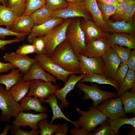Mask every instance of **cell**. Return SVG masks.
Wrapping results in <instances>:
<instances>
[{
  "mask_svg": "<svg viewBox=\"0 0 135 135\" xmlns=\"http://www.w3.org/2000/svg\"><path fill=\"white\" fill-rule=\"evenodd\" d=\"M30 85V81H24L22 77L16 84L10 87L8 91L15 100L18 102L28 92Z\"/></svg>",
  "mask_w": 135,
  "mask_h": 135,
  "instance_id": "obj_26",
  "label": "cell"
},
{
  "mask_svg": "<svg viewBox=\"0 0 135 135\" xmlns=\"http://www.w3.org/2000/svg\"><path fill=\"white\" fill-rule=\"evenodd\" d=\"M98 128L96 129L92 133V135H117L110 127L109 121L106 120Z\"/></svg>",
  "mask_w": 135,
  "mask_h": 135,
  "instance_id": "obj_39",
  "label": "cell"
},
{
  "mask_svg": "<svg viewBox=\"0 0 135 135\" xmlns=\"http://www.w3.org/2000/svg\"><path fill=\"white\" fill-rule=\"evenodd\" d=\"M16 52L22 55L26 56L29 54H36V50L33 44L24 43L17 50Z\"/></svg>",
  "mask_w": 135,
  "mask_h": 135,
  "instance_id": "obj_47",
  "label": "cell"
},
{
  "mask_svg": "<svg viewBox=\"0 0 135 135\" xmlns=\"http://www.w3.org/2000/svg\"><path fill=\"white\" fill-rule=\"evenodd\" d=\"M17 17L12 9L0 5V26H5L10 29Z\"/></svg>",
  "mask_w": 135,
  "mask_h": 135,
  "instance_id": "obj_30",
  "label": "cell"
},
{
  "mask_svg": "<svg viewBox=\"0 0 135 135\" xmlns=\"http://www.w3.org/2000/svg\"><path fill=\"white\" fill-rule=\"evenodd\" d=\"M110 47L106 36L102 38L87 43L82 55L89 58L102 57Z\"/></svg>",
  "mask_w": 135,
  "mask_h": 135,
  "instance_id": "obj_15",
  "label": "cell"
},
{
  "mask_svg": "<svg viewBox=\"0 0 135 135\" xmlns=\"http://www.w3.org/2000/svg\"><path fill=\"white\" fill-rule=\"evenodd\" d=\"M64 20L62 18L52 17L41 24L34 25L30 34L36 36H44Z\"/></svg>",
  "mask_w": 135,
  "mask_h": 135,
  "instance_id": "obj_21",
  "label": "cell"
},
{
  "mask_svg": "<svg viewBox=\"0 0 135 135\" xmlns=\"http://www.w3.org/2000/svg\"><path fill=\"white\" fill-rule=\"evenodd\" d=\"M3 58L4 60L19 69L23 75L28 72L31 65L36 61L35 58H31L27 56L22 55L15 52L6 53Z\"/></svg>",
  "mask_w": 135,
  "mask_h": 135,
  "instance_id": "obj_14",
  "label": "cell"
},
{
  "mask_svg": "<svg viewBox=\"0 0 135 135\" xmlns=\"http://www.w3.org/2000/svg\"><path fill=\"white\" fill-rule=\"evenodd\" d=\"M22 78L26 81L39 80L45 82H51L55 84L57 80L53 76L46 72L36 60L31 65L28 72L23 75Z\"/></svg>",
  "mask_w": 135,
  "mask_h": 135,
  "instance_id": "obj_18",
  "label": "cell"
},
{
  "mask_svg": "<svg viewBox=\"0 0 135 135\" xmlns=\"http://www.w3.org/2000/svg\"><path fill=\"white\" fill-rule=\"evenodd\" d=\"M106 68V76L114 80L121 60L117 54L110 47L102 56Z\"/></svg>",
  "mask_w": 135,
  "mask_h": 135,
  "instance_id": "obj_17",
  "label": "cell"
},
{
  "mask_svg": "<svg viewBox=\"0 0 135 135\" xmlns=\"http://www.w3.org/2000/svg\"><path fill=\"white\" fill-rule=\"evenodd\" d=\"M51 17L64 20L69 18H82L86 20L93 21L91 15L86 8L83 0L74 3H68L66 7L53 12Z\"/></svg>",
  "mask_w": 135,
  "mask_h": 135,
  "instance_id": "obj_7",
  "label": "cell"
},
{
  "mask_svg": "<svg viewBox=\"0 0 135 135\" xmlns=\"http://www.w3.org/2000/svg\"><path fill=\"white\" fill-rule=\"evenodd\" d=\"M134 3H135V1L118 3L117 5L114 13L110 16L109 19L114 22L117 21L126 8L130 5Z\"/></svg>",
  "mask_w": 135,
  "mask_h": 135,
  "instance_id": "obj_40",
  "label": "cell"
},
{
  "mask_svg": "<svg viewBox=\"0 0 135 135\" xmlns=\"http://www.w3.org/2000/svg\"><path fill=\"white\" fill-rule=\"evenodd\" d=\"M57 99L55 94H53L48 96L44 100L45 103L48 104L52 112V116L49 123L52 124L53 121L56 119L62 118L71 122L75 127L78 128H80L76 121L71 120L63 114L60 107L58 104Z\"/></svg>",
  "mask_w": 135,
  "mask_h": 135,
  "instance_id": "obj_22",
  "label": "cell"
},
{
  "mask_svg": "<svg viewBox=\"0 0 135 135\" xmlns=\"http://www.w3.org/2000/svg\"><path fill=\"white\" fill-rule=\"evenodd\" d=\"M131 89L135 90V71L128 69L120 88L117 91V98L121 97L126 90Z\"/></svg>",
  "mask_w": 135,
  "mask_h": 135,
  "instance_id": "obj_32",
  "label": "cell"
},
{
  "mask_svg": "<svg viewBox=\"0 0 135 135\" xmlns=\"http://www.w3.org/2000/svg\"><path fill=\"white\" fill-rule=\"evenodd\" d=\"M135 90H128L120 97L125 113L132 114L135 113Z\"/></svg>",
  "mask_w": 135,
  "mask_h": 135,
  "instance_id": "obj_31",
  "label": "cell"
},
{
  "mask_svg": "<svg viewBox=\"0 0 135 135\" xmlns=\"http://www.w3.org/2000/svg\"><path fill=\"white\" fill-rule=\"evenodd\" d=\"M23 112H30V110H33L36 112H47L46 107L42 106L40 99L36 97L31 96H24L18 102Z\"/></svg>",
  "mask_w": 135,
  "mask_h": 135,
  "instance_id": "obj_23",
  "label": "cell"
},
{
  "mask_svg": "<svg viewBox=\"0 0 135 135\" xmlns=\"http://www.w3.org/2000/svg\"><path fill=\"white\" fill-rule=\"evenodd\" d=\"M120 97L115 98H109L102 101L96 108L103 113L107 118L115 120L121 117H125Z\"/></svg>",
  "mask_w": 135,
  "mask_h": 135,
  "instance_id": "obj_9",
  "label": "cell"
},
{
  "mask_svg": "<svg viewBox=\"0 0 135 135\" xmlns=\"http://www.w3.org/2000/svg\"><path fill=\"white\" fill-rule=\"evenodd\" d=\"M11 127V125L9 124H7L5 126L2 132L0 134V135H6L8 134V131Z\"/></svg>",
  "mask_w": 135,
  "mask_h": 135,
  "instance_id": "obj_54",
  "label": "cell"
},
{
  "mask_svg": "<svg viewBox=\"0 0 135 135\" xmlns=\"http://www.w3.org/2000/svg\"><path fill=\"white\" fill-rule=\"evenodd\" d=\"M49 57L66 70L80 74V61L66 39L56 47Z\"/></svg>",
  "mask_w": 135,
  "mask_h": 135,
  "instance_id": "obj_1",
  "label": "cell"
},
{
  "mask_svg": "<svg viewBox=\"0 0 135 135\" xmlns=\"http://www.w3.org/2000/svg\"><path fill=\"white\" fill-rule=\"evenodd\" d=\"M98 8L100 10L104 22L108 20L114 13L118 4H108L96 0Z\"/></svg>",
  "mask_w": 135,
  "mask_h": 135,
  "instance_id": "obj_36",
  "label": "cell"
},
{
  "mask_svg": "<svg viewBox=\"0 0 135 135\" xmlns=\"http://www.w3.org/2000/svg\"><path fill=\"white\" fill-rule=\"evenodd\" d=\"M32 44H33L35 47L36 54H44L45 43L43 36L36 37L34 39Z\"/></svg>",
  "mask_w": 135,
  "mask_h": 135,
  "instance_id": "obj_45",
  "label": "cell"
},
{
  "mask_svg": "<svg viewBox=\"0 0 135 135\" xmlns=\"http://www.w3.org/2000/svg\"><path fill=\"white\" fill-rule=\"evenodd\" d=\"M76 110L81 115L76 121L78 126L89 132L94 131L98 126L107 120L103 113L93 106L88 111L82 110L78 107H76Z\"/></svg>",
  "mask_w": 135,
  "mask_h": 135,
  "instance_id": "obj_5",
  "label": "cell"
},
{
  "mask_svg": "<svg viewBox=\"0 0 135 135\" xmlns=\"http://www.w3.org/2000/svg\"><path fill=\"white\" fill-rule=\"evenodd\" d=\"M80 20L79 17L72 18L66 33V39L77 57L79 54H83L86 44L84 34L80 27Z\"/></svg>",
  "mask_w": 135,
  "mask_h": 135,
  "instance_id": "obj_2",
  "label": "cell"
},
{
  "mask_svg": "<svg viewBox=\"0 0 135 135\" xmlns=\"http://www.w3.org/2000/svg\"><path fill=\"white\" fill-rule=\"evenodd\" d=\"M8 0H0V3L2 5L5 6H6Z\"/></svg>",
  "mask_w": 135,
  "mask_h": 135,
  "instance_id": "obj_56",
  "label": "cell"
},
{
  "mask_svg": "<svg viewBox=\"0 0 135 135\" xmlns=\"http://www.w3.org/2000/svg\"><path fill=\"white\" fill-rule=\"evenodd\" d=\"M0 109L2 112L0 120L3 122L9 121L12 117L15 118L20 112H23L19 102L15 100L10 92L6 90L1 84Z\"/></svg>",
  "mask_w": 135,
  "mask_h": 135,
  "instance_id": "obj_3",
  "label": "cell"
},
{
  "mask_svg": "<svg viewBox=\"0 0 135 135\" xmlns=\"http://www.w3.org/2000/svg\"><path fill=\"white\" fill-rule=\"evenodd\" d=\"M110 122V127L115 132L117 135H118V131L120 127L125 124H129L132 126L134 130L135 131V117L127 118L121 117L115 120H112L108 119Z\"/></svg>",
  "mask_w": 135,
  "mask_h": 135,
  "instance_id": "obj_33",
  "label": "cell"
},
{
  "mask_svg": "<svg viewBox=\"0 0 135 135\" xmlns=\"http://www.w3.org/2000/svg\"><path fill=\"white\" fill-rule=\"evenodd\" d=\"M85 75L82 74L77 76L74 74H70L64 86L62 88L58 89L55 92L54 94L57 98L62 102L60 105V108H68L70 102L66 99V95L74 89L76 84L82 79Z\"/></svg>",
  "mask_w": 135,
  "mask_h": 135,
  "instance_id": "obj_16",
  "label": "cell"
},
{
  "mask_svg": "<svg viewBox=\"0 0 135 135\" xmlns=\"http://www.w3.org/2000/svg\"><path fill=\"white\" fill-rule=\"evenodd\" d=\"M119 3L121 2L122 0H117Z\"/></svg>",
  "mask_w": 135,
  "mask_h": 135,
  "instance_id": "obj_58",
  "label": "cell"
},
{
  "mask_svg": "<svg viewBox=\"0 0 135 135\" xmlns=\"http://www.w3.org/2000/svg\"><path fill=\"white\" fill-rule=\"evenodd\" d=\"M48 116L47 114L43 112L34 114L22 112L15 118L12 123L17 127H25L28 126L32 129L38 130V127L37 124L38 122L41 120L47 119Z\"/></svg>",
  "mask_w": 135,
  "mask_h": 135,
  "instance_id": "obj_13",
  "label": "cell"
},
{
  "mask_svg": "<svg viewBox=\"0 0 135 135\" xmlns=\"http://www.w3.org/2000/svg\"><path fill=\"white\" fill-rule=\"evenodd\" d=\"M26 0H8L6 6L12 9L17 17L23 15L25 10Z\"/></svg>",
  "mask_w": 135,
  "mask_h": 135,
  "instance_id": "obj_35",
  "label": "cell"
},
{
  "mask_svg": "<svg viewBox=\"0 0 135 135\" xmlns=\"http://www.w3.org/2000/svg\"><path fill=\"white\" fill-rule=\"evenodd\" d=\"M46 0V4L53 10L54 12L64 8L68 4V3L65 0Z\"/></svg>",
  "mask_w": 135,
  "mask_h": 135,
  "instance_id": "obj_44",
  "label": "cell"
},
{
  "mask_svg": "<svg viewBox=\"0 0 135 135\" xmlns=\"http://www.w3.org/2000/svg\"><path fill=\"white\" fill-rule=\"evenodd\" d=\"M30 131L24 130L20 127L16 126L13 124L11 125L10 128L11 133L14 135H38L40 134V130L32 129Z\"/></svg>",
  "mask_w": 135,
  "mask_h": 135,
  "instance_id": "obj_46",
  "label": "cell"
},
{
  "mask_svg": "<svg viewBox=\"0 0 135 135\" xmlns=\"http://www.w3.org/2000/svg\"><path fill=\"white\" fill-rule=\"evenodd\" d=\"M11 70V72L8 74L0 75V84L4 85L5 89L7 91L16 84L23 75L18 69H16L15 68Z\"/></svg>",
  "mask_w": 135,
  "mask_h": 135,
  "instance_id": "obj_28",
  "label": "cell"
},
{
  "mask_svg": "<svg viewBox=\"0 0 135 135\" xmlns=\"http://www.w3.org/2000/svg\"><path fill=\"white\" fill-rule=\"evenodd\" d=\"M80 26L84 36L86 44L97 39L106 37L103 32L93 21L80 19Z\"/></svg>",
  "mask_w": 135,
  "mask_h": 135,
  "instance_id": "obj_19",
  "label": "cell"
},
{
  "mask_svg": "<svg viewBox=\"0 0 135 135\" xmlns=\"http://www.w3.org/2000/svg\"><path fill=\"white\" fill-rule=\"evenodd\" d=\"M35 58L36 61L44 70L65 83L68 76L72 73L68 72L52 61L50 58L45 55H37Z\"/></svg>",
  "mask_w": 135,
  "mask_h": 135,
  "instance_id": "obj_10",
  "label": "cell"
},
{
  "mask_svg": "<svg viewBox=\"0 0 135 135\" xmlns=\"http://www.w3.org/2000/svg\"><path fill=\"white\" fill-rule=\"evenodd\" d=\"M30 34L13 32L6 28L0 26V38L2 39H5V37L7 36H12L20 38L21 41H24L26 38V35Z\"/></svg>",
  "mask_w": 135,
  "mask_h": 135,
  "instance_id": "obj_41",
  "label": "cell"
},
{
  "mask_svg": "<svg viewBox=\"0 0 135 135\" xmlns=\"http://www.w3.org/2000/svg\"><path fill=\"white\" fill-rule=\"evenodd\" d=\"M105 36L111 44H116L130 49H135V35L125 34L104 33Z\"/></svg>",
  "mask_w": 135,
  "mask_h": 135,
  "instance_id": "obj_20",
  "label": "cell"
},
{
  "mask_svg": "<svg viewBox=\"0 0 135 135\" xmlns=\"http://www.w3.org/2000/svg\"><path fill=\"white\" fill-rule=\"evenodd\" d=\"M60 88L58 84H53L51 82L33 80L30 81L29 89L26 95L38 98L42 103L45 104L44 100L49 95L54 94Z\"/></svg>",
  "mask_w": 135,
  "mask_h": 135,
  "instance_id": "obj_8",
  "label": "cell"
},
{
  "mask_svg": "<svg viewBox=\"0 0 135 135\" xmlns=\"http://www.w3.org/2000/svg\"><path fill=\"white\" fill-rule=\"evenodd\" d=\"M127 63L129 69L135 71V49L131 51Z\"/></svg>",
  "mask_w": 135,
  "mask_h": 135,
  "instance_id": "obj_49",
  "label": "cell"
},
{
  "mask_svg": "<svg viewBox=\"0 0 135 135\" xmlns=\"http://www.w3.org/2000/svg\"><path fill=\"white\" fill-rule=\"evenodd\" d=\"M15 68L9 62L4 63L0 61V74L8 72L10 70Z\"/></svg>",
  "mask_w": 135,
  "mask_h": 135,
  "instance_id": "obj_51",
  "label": "cell"
},
{
  "mask_svg": "<svg viewBox=\"0 0 135 135\" xmlns=\"http://www.w3.org/2000/svg\"><path fill=\"white\" fill-rule=\"evenodd\" d=\"M104 3L108 4H118L119 3L117 0H97Z\"/></svg>",
  "mask_w": 135,
  "mask_h": 135,
  "instance_id": "obj_53",
  "label": "cell"
},
{
  "mask_svg": "<svg viewBox=\"0 0 135 135\" xmlns=\"http://www.w3.org/2000/svg\"><path fill=\"white\" fill-rule=\"evenodd\" d=\"M111 48L120 58L121 62H127L129 57L131 49L116 44H111Z\"/></svg>",
  "mask_w": 135,
  "mask_h": 135,
  "instance_id": "obj_38",
  "label": "cell"
},
{
  "mask_svg": "<svg viewBox=\"0 0 135 135\" xmlns=\"http://www.w3.org/2000/svg\"><path fill=\"white\" fill-rule=\"evenodd\" d=\"M135 12V3H134L130 5L126 8L117 21L127 22L134 18Z\"/></svg>",
  "mask_w": 135,
  "mask_h": 135,
  "instance_id": "obj_43",
  "label": "cell"
},
{
  "mask_svg": "<svg viewBox=\"0 0 135 135\" xmlns=\"http://www.w3.org/2000/svg\"><path fill=\"white\" fill-rule=\"evenodd\" d=\"M72 19L65 20L43 36L45 43L44 54L50 57L56 47L66 39V30Z\"/></svg>",
  "mask_w": 135,
  "mask_h": 135,
  "instance_id": "obj_4",
  "label": "cell"
},
{
  "mask_svg": "<svg viewBox=\"0 0 135 135\" xmlns=\"http://www.w3.org/2000/svg\"><path fill=\"white\" fill-rule=\"evenodd\" d=\"M100 28L105 33H125L135 35V23L134 18L127 22H114L109 19L104 22Z\"/></svg>",
  "mask_w": 135,
  "mask_h": 135,
  "instance_id": "obj_12",
  "label": "cell"
},
{
  "mask_svg": "<svg viewBox=\"0 0 135 135\" xmlns=\"http://www.w3.org/2000/svg\"><path fill=\"white\" fill-rule=\"evenodd\" d=\"M68 128V125L67 124L63 122V124L58 128L54 134L56 135H67Z\"/></svg>",
  "mask_w": 135,
  "mask_h": 135,
  "instance_id": "obj_50",
  "label": "cell"
},
{
  "mask_svg": "<svg viewBox=\"0 0 135 135\" xmlns=\"http://www.w3.org/2000/svg\"><path fill=\"white\" fill-rule=\"evenodd\" d=\"M128 69L127 62H121L116 73L114 80L120 84L123 81Z\"/></svg>",
  "mask_w": 135,
  "mask_h": 135,
  "instance_id": "obj_42",
  "label": "cell"
},
{
  "mask_svg": "<svg viewBox=\"0 0 135 135\" xmlns=\"http://www.w3.org/2000/svg\"><path fill=\"white\" fill-rule=\"evenodd\" d=\"M0 5H1L0 4Z\"/></svg>",
  "mask_w": 135,
  "mask_h": 135,
  "instance_id": "obj_59",
  "label": "cell"
},
{
  "mask_svg": "<svg viewBox=\"0 0 135 135\" xmlns=\"http://www.w3.org/2000/svg\"><path fill=\"white\" fill-rule=\"evenodd\" d=\"M47 119L40 120L37 125L40 128V135H53L58 128L62 125L60 124L54 125L48 122Z\"/></svg>",
  "mask_w": 135,
  "mask_h": 135,
  "instance_id": "obj_34",
  "label": "cell"
},
{
  "mask_svg": "<svg viewBox=\"0 0 135 135\" xmlns=\"http://www.w3.org/2000/svg\"><path fill=\"white\" fill-rule=\"evenodd\" d=\"M70 135H91L92 133L89 132L85 129L82 128H78L76 127H73L69 131Z\"/></svg>",
  "mask_w": 135,
  "mask_h": 135,
  "instance_id": "obj_48",
  "label": "cell"
},
{
  "mask_svg": "<svg viewBox=\"0 0 135 135\" xmlns=\"http://www.w3.org/2000/svg\"><path fill=\"white\" fill-rule=\"evenodd\" d=\"M68 3H73L82 1L83 0H65Z\"/></svg>",
  "mask_w": 135,
  "mask_h": 135,
  "instance_id": "obj_55",
  "label": "cell"
},
{
  "mask_svg": "<svg viewBox=\"0 0 135 135\" xmlns=\"http://www.w3.org/2000/svg\"><path fill=\"white\" fill-rule=\"evenodd\" d=\"M134 1H135V0H122V2H126Z\"/></svg>",
  "mask_w": 135,
  "mask_h": 135,
  "instance_id": "obj_57",
  "label": "cell"
},
{
  "mask_svg": "<svg viewBox=\"0 0 135 135\" xmlns=\"http://www.w3.org/2000/svg\"><path fill=\"white\" fill-rule=\"evenodd\" d=\"M76 85L77 88L84 93L83 100H85L90 99L92 100V106L95 108L104 100L117 98L116 92L102 90L95 84L89 86L80 81Z\"/></svg>",
  "mask_w": 135,
  "mask_h": 135,
  "instance_id": "obj_6",
  "label": "cell"
},
{
  "mask_svg": "<svg viewBox=\"0 0 135 135\" xmlns=\"http://www.w3.org/2000/svg\"><path fill=\"white\" fill-rule=\"evenodd\" d=\"M34 26L30 16L22 15L17 17L10 29L14 32L30 34Z\"/></svg>",
  "mask_w": 135,
  "mask_h": 135,
  "instance_id": "obj_24",
  "label": "cell"
},
{
  "mask_svg": "<svg viewBox=\"0 0 135 135\" xmlns=\"http://www.w3.org/2000/svg\"><path fill=\"white\" fill-rule=\"evenodd\" d=\"M80 81L83 82H88L97 83L99 84H108L113 86L118 90L120 87V84L115 80L110 78L104 75H99L93 73L86 74Z\"/></svg>",
  "mask_w": 135,
  "mask_h": 135,
  "instance_id": "obj_25",
  "label": "cell"
},
{
  "mask_svg": "<svg viewBox=\"0 0 135 135\" xmlns=\"http://www.w3.org/2000/svg\"><path fill=\"white\" fill-rule=\"evenodd\" d=\"M83 2L86 10L91 14L93 21L100 28L104 21L96 0H83Z\"/></svg>",
  "mask_w": 135,
  "mask_h": 135,
  "instance_id": "obj_27",
  "label": "cell"
},
{
  "mask_svg": "<svg viewBox=\"0 0 135 135\" xmlns=\"http://www.w3.org/2000/svg\"><path fill=\"white\" fill-rule=\"evenodd\" d=\"M21 41L20 39L17 38L14 39L7 40L0 39V49L3 48L6 45L10 44L14 42H19Z\"/></svg>",
  "mask_w": 135,
  "mask_h": 135,
  "instance_id": "obj_52",
  "label": "cell"
},
{
  "mask_svg": "<svg viewBox=\"0 0 135 135\" xmlns=\"http://www.w3.org/2000/svg\"><path fill=\"white\" fill-rule=\"evenodd\" d=\"M80 74L90 73L106 76L105 66L102 57L89 58L79 54Z\"/></svg>",
  "mask_w": 135,
  "mask_h": 135,
  "instance_id": "obj_11",
  "label": "cell"
},
{
  "mask_svg": "<svg viewBox=\"0 0 135 135\" xmlns=\"http://www.w3.org/2000/svg\"><path fill=\"white\" fill-rule=\"evenodd\" d=\"M46 0H26V9L23 15L29 16L45 5Z\"/></svg>",
  "mask_w": 135,
  "mask_h": 135,
  "instance_id": "obj_37",
  "label": "cell"
},
{
  "mask_svg": "<svg viewBox=\"0 0 135 135\" xmlns=\"http://www.w3.org/2000/svg\"><path fill=\"white\" fill-rule=\"evenodd\" d=\"M54 11L46 4L32 13L30 16L32 19L34 25L41 24L51 17Z\"/></svg>",
  "mask_w": 135,
  "mask_h": 135,
  "instance_id": "obj_29",
  "label": "cell"
}]
</instances>
